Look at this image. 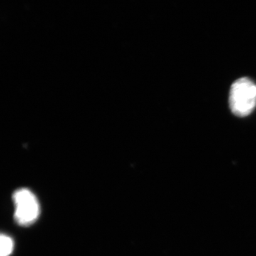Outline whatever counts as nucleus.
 Segmentation results:
<instances>
[{
	"mask_svg": "<svg viewBox=\"0 0 256 256\" xmlns=\"http://www.w3.org/2000/svg\"><path fill=\"white\" fill-rule=\"evenodd\" d=\"M230 110L238 117H246L256 106V84L248 78H239L232 84L229 95Z\"/></svg>",
	"mask_w": 256,
	"mask_h": 256,
	"instance_id": "nucleus-1",
	"label": "nucleus"
},
{
	"mask_svg": "<svg viewBox=\"0 0 256 256\" xmlns=\"http://www.w3.org/2000/svg\"><path fill=\"white\" fill-rule=\"evenodd\" d=\"M14 240L5 234H0V256H10L14 250Z\"/></svg>",
	"mask_w": 256,
	"mask_h": 256,
	"instance_id": "nucleus-3",
	"label": "nucleus"
},
{
	"mask_svg": "<svg viewBox=\"0 0 256 256\" xmlns=\"http://www.w3.org/2000/svg\"><path fill=\"white\" fill-rule=\"evenodd\" d=\"M14 220L20 226L30 225L36 222L40 214V206L36 196L28 188H22L14 192Z\"/></svg>",
	"mask_w": 256,
	"mask_h": 256,
	"instance_id": "nucleus-2",
	"label": "nucleus"
}]
</instances>
